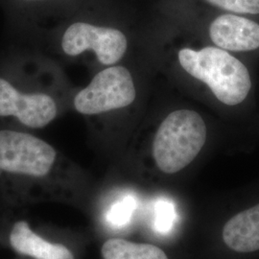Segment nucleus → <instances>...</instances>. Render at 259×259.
Returning a JSON list of instances; mask_svg holds the SVG:
<instances>
[{"mask_svg":"<svg viewBox=\"0 0 259 259\" xmlns=\"http://www.w3.org/2000/svg\"><path fill=\"white\" fill-rule=\"evenodd\" d=\"M178 58L181 66L204 82L223 104L235 106L243 102L251 88L250 73L238 59L219 47L201 50L183 48Z\"/></svg>","mask_w":259,"mask_h":259,"instance_id":"nucleus-1","label":"nucleus"},{"mask_svg":"<svg viewBox=\"0 0 259 259\" xmlns=\"http://www.w3.org/2000/svg\"><path fill=\"white\" fill-rule=\"evenodd\" d=\"M206 138V125L197 111H172L159 125L153 141L152 155L157 168L165 174L182 171L201 153Z\"/></svg>","mask_w":259,"mask_h":259,"instance_id":"nucleus-2","label":"nucleus"},{"mask_svg":"<svg viewBox=\"0 0 259 259\" xmlns=\"http://www.w3.org/2000/svg\"><path fill=\"white\" fill-rule=\"evenodd\" d=\"M58 154L47 141L26 133L0 131V171L12 176L45 179L55 169Z\"/></svg>","mask_w":259,"mask_h":259,"instance_id":"nucleus-3","label":"nucleus"},{"mask_svg":"<svg viewBox=\"0 0 259 259\" xmlns=\"http://www.w3.org/2000/svg\"><path fill=\"white\" fill-rule=\"evenodd\" d=\"M137 97L134 79L129 70L121 65L110 66L94 76L92 82L76 94V111L95 115L123 109Z\"/></svg>","mask_w":259,"mask_h":259,"instance_id":"nucleus-4","label":"nucleus"},{"mask_svg":"<svg viewBox=\"0 0 259 259\" xmlns=\"http://www.w3.org/2000/svg\"><path fill=\"white\" fill-rule=\"evenodd\" d=\"M62 48L66 55L72 57L93 50L102 65H111L120 61L126 53L128 41L118 29L78 21L66 28Z\"/></svg>","mask_w":259,"mask_h":259,"instance_id":"nucleus-5","label":"nucleus"},{"mask_svg":"<svg viewBox=\"0 0 259 259\" xmlns=\"http://www.w3.org/2000/svg\"><path fill=\"white\" fill-rule=\"evenodd\" d=\"M57 112L55 100L48 94L20 93L0 78V116H14L26 127L40 129L55 119Z\"/></svg>","mask_w":259,"mask_h":259,"instance_id":"nucleus-6","label":"nucleus"},{"mask_svg":"<svg viewBox=\"0 0 259 259\" xmlns=\"http://www.w3.org/2000/svg\"><path fill=\"white\" fill-rule=\"evenodd\" d=\"M209 36L216 47L233 52L259 48V24L232 14H225L213 20Z\"/></svg>","mask_w":259,"mask_h":259,"instance_id":"nucleus-7","label":"nucleus"},{"mask_svg":"<svg viewBox=\"0 0 259 259\" xmlns=\"http://www.w3.org/2000/svg\"><path fill=\"white\" fill-rule=\"evenodd\" d=\"M10 245L19 254L35 259H75L67 247L46 240L25 221L15 223L9 236Z\"/></svg>","mask_w":259,"mask_h":259,"instance_id":"nucleus-8","label":"nucleus"},{"mask_svg":"<svg viewBox=\"0 0 259 259\" xmlns=\"http://www.w3.org/2000/svg\"><path fill=\"white\" fill-rule=\"evenodd\" d=\"M222 238L236 252L259 250V204L232 216L223 228Z\"/></svg>","mask_w":259,"mask_h":259,"instance_id":"nucleus-9","label":"nucleus"},{"mask_svg":"<svg viewBox=\"0 0 259 259\" xmlns=\"http://www.w3.org/2000/svg\"><path fill=\"white\" fill-rule=\"evenodd\" d=\"M103 259H169L164 250L153 244L111 238L103 244Z\"/></svg>","mask_w":259,"mask_h":259,"instance_id":"nucleus-10","label":"nucleus"},{"mask_svg":"<svg viewBox=\"0 0 259 259\" xmlns=\"http://www.w3.org/2000/svg\"><path fill=\"white\" fill-rule=\"evenodd\" d=\"M136 204L131 198H126L111 205L107 212V221L114 227H122L129 222Z\"/></svg>","mask_w":259,"mask_h":259,"instance_id":"nucleus-11","label":"nucleus"},{"mask_svg":"<svg viewBox=\"0 0 259 259\" xmlns=\"http://www.w3.org/2000/svg\"><path fill=\"white\" fill-rule=\"evenodd\" d=\"M213 6L237 14H259V0H205Z\"/></svg>","mask_w":259,"mask_h":259,"instance_id":"nucleus-12","label":"nucleus"},{"mask_svg":"<svg viewBox=\"0 0 259 259\" xmlns=\"http://www.w3.org/2000/svg\"><path fill=\"white\" fill-rule=\"evenodd\" d=\"M157 219H156V229L160 232H166L172 226L173 222V207L171 204L167 203L157 204Z\"/></svg>","mask_w":259,"mask_h":259,"instance_id":"nucleus-13","label":"nucleus"},{"mask_svg":"<svg viewBox=\"0 0 259 259\" xmlns=\"http://www.w3.org/2000/svg\"><path fill=\"white\" fill-rule=\"evenodd\" d=\"M24 1H42V0H24Z\"/></svg>","mask_w":259,"mask_h":259,"instance_id":"nucleus-14","label":"nucleus"}]
</instances>
